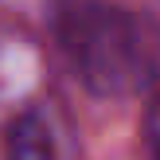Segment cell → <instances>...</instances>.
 I'll use <instances>...</instances> for the list:
<instances>
[{"label": "cell", "instance_id": "obj_1", "mask_svg": "<svg viewBox=\"0 0 160 160\" xmlns=\"http://www.w3.org/2000/svg\"><path fill=\"white\" fill-rule=\"evenodd\" d=\"M59 39L78 78L94 94H106V98L141 90L156 62V43L148 23L109 4L70 8L59 23Z\"/></svg>", "mask_w": 160, "mask_h": 160}, {"label": "cell", "instance_id": "obj_2", "mask_svg": "<svg viewBox=\"0 0 160 160\" xmlns=\"http://www.w3.org/2000/svg\"><path fill=\"white\" fill-rule=\"evenodd\" d=\"M8 160H51V133L35 113L20 117L8 137Z\"/></svg>", "mask_w": 160, "mask_h": 160}]
</instances>
